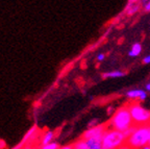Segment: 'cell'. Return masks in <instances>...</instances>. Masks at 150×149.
Here are the masks:
<instances>
[{
	"instance_id": "obj_1",
	"label": "cell",
	"mask_w": 150,
	"mask_h": 149,
	"mask_svg": "<svg viewBox=\"0 0 150 149\" xmlns=\"http://www.w3.org/2000/svg\"><path fill=\"white\" fill-rule=\"evenodd\" d=\"M132 125L134 124V120L131 118L130 112H129L128 105H123V106L119 107L114 113L108 123H106L108 129H115V131H121V133H124Z\"/></svg>"
},
{
	"instance_id": "obj_2",
	"label": "cell",
	"mask_w": 150,
	"mask_h": 149,
	"mask_svg": "<svg viewBox=\"0 0 150 149\" xmlns=\"http://www.w3.org/2000/svg\"><path fill=\"white\" fill-rule=\"evenodd\" d=\"M149 140H150L149 125H141L127 139L126 143L134 149H141L149 144Z\"/></svg>"
},
{
	"instance_id": "obj_3",
	"label": "cell",
	"mask_w": 150,
	"mask_h": 149,
	"mask_svg": "<svg viewBox=\"0 0 150 149\" xmlns=\"http://www.w3.org/2000/svg\"><path fill=\"white\" fill-rule=\"evenodd\" d=\"M127 138L121 131L115 129H108L105 135L103 136L101 144L102 149H118L120 146L125 144Z\"/></svg>"
},
{
	"instance_id": "obj_4",
	"label": "cell",
	"mask_w": 150,
	"mask_h": 149,
	"mask_svg": "<svg viewBox=\"0 0 150 149\" xmlns=\"http://www.w3.org/2000/svg\"><path fill=\"white\" fill-rule=\"evenodd\" d=\"M129 112L134 124L138 126L149 125L150 124V111L146 110L140 103H130L128 104Z\"/></svg>"
},
{
	"instance_id": "obj_5",
	"label": "cell",
	"mask_w": 150,
	"mask_h": 149,
	"mask_svg": "<svg viewBox=\"0 0 150 149\" xmlns=\"http://www.w3.org/2000/svg\"><path fill=\"white\" fill-rule=\"evenodd\" d=\"M108 127L106 124H100L97 125L95 127L89 128L87 131H84V133L82 135V140H90V139H97V140L102 141L103 136L105 135Z\"/></svg>"
},
{
	"instance_id": "obj_6",
	"label": "cell",
	"mask_w": 150,
	"mask_h": 149,
	"mask_svg": "<svg viewBox=\"0 0 150 149\" xmlns=\"http://www.w3.org/2000/svg\"><path fill=\"white\" fill-rule=\"evenodd\" d=\"M127 97L131 98V99H140V100H145L147 98V93L143 90H130L127 92Z\"/></svg>"
},
{
	"instance_id": "obj_7",
	"label": "cell",
	"mask_w": 150,
	"mask_h": 149,
	"mask_svg": "<svg viewBox=\"0 0 150 149\" xmlns=\"http://www.w3.org/2000/svg\"><path fill=\"white\" fill-rule=\"evenodd\" d=\"M53 138H54V133H53V131H46V133L44 135V137L42 138V146L51 143L52 140H53Z\"/></svg>"
},
{
	"instance_id": "obj_8",
	"label": "cell",
	"mask_w": 150,
	"mask_h": 149,
	"mask_svg": "<svg viewBox=\"0 0 150 149\" xmlns=\"http://www.w3.org/2000/svg\"><path fill=\"white\" fill-rule=\"evenodd\" d=\"M141 51H142V46H141V44L136 43L134 45H132V47H131L128 55L131 56V57H134V56H138L139 54L141 53Z\"/></svg>"
},
{
	"instance_id": "obj_9",
	"label": "cell",
	"mask_w": 150,
	"mask_h": 149,
	"mask_svg": "<svg viewBox=\"0 0 150 149\" xmlns=\"http://www.w3.org/2000/svg\"><path fill=\"white\" fill-rule=\"evenodd\" d=\"M37 133V127L35 126H33V127H31L29 131L26 133V135L24 136V138H23V141H22V143L21 144L22 145H24L26 142H27L28 140H33V136H35V133Z\"/></svg>"
},
{
	"instance_id": "obj_10",
	"label": "cell",
	"mask_w": 150,
	"mask_h": 149,
	"mask_svg": "<svg viewBox=\"0 0 150 149\" xmlns=\"http://www.w3.org/2000/svg\"><path fill=\"white\" fill-rule=\"evenodd\" d=\"M125 73L122 72V71H112V72H108V73H103L102 77L103 78H117V77H122L124 76Z\"/></svg>"
},
{
	"instance_id": "obj_11",
	"label": "cell",
	"mask_w": 150,
	"mask_h": 149,
	"mask_svg": "<svg viewBox=\"0 0 150 149\" xmlns=\"http://www.w3.org/2000/svg\"><path fill=\"white\" fill-rule=\"evenodd\" d=\"M73 145V148L74 149H88V145L87 142L84 140H79L77 142H75Z\"/></svg>"
},
{
	"instance_id": "obj_12",
	"label": "cell",
	"mask_w": 150,
	"mask_h": 149,
	"mask_svg": "<svg viewBox=\"0 0 150 149\" xmlns=\"http://www.w3.org/2000/svg\"><path fill=\"white\" fill-rule=\"evenodd\" d=\"M138 127H139V126H138V125H136V124H134V125H132V126H131V127H129L128 129H127V131H125L123 133H124V135H125V137H126L127 139H128V138L130 137V136L132 135V133H134V131H137V128H138Z\"/></svg>"
},
{
	"instance_id": "obj_13",
	"label": "cell",
	"mask_w": 150,
	"mask_h": 149,
	"mask_svg": "<svg viewBox=\"0 0 150 149\" xmlns=\"http://www.w3.org/2000/svg\"><path fill=\"white\" fill-rule=\"evenodd\" d=\"M41 149H59V143H56V142H51V143H49V144L42 146Z\"/></svg>"
},
{
	"instance_id": "obj_14",
	"label": "cell",
	"mask_w": 150,
	"mask_h": 149,
	"mask_svg": "<svg viewBox=\"0 0 150 149\" xmlns=\"http://www.w3.org/2000/svg\"><path fill=\"white\" fill-rule=\"evenodd\" d=\"M139 6L138 5H134V6H130L129 9H127V14L128 15H134V13L138 12Z\"/></svg>"
},
{
	"instance_id": "obj_15",
	"label": "cell",
	"mask_w": 150,
	"mask_h": 149,
	"mask_svg": "<svg viewBox=\"0 0 150 149\" xmlns=\"http://www.w3.org/2000/svg\"><path fill=\"white\" fill-rule=\"evenodd\" d=\"M118 149H134V148H132V147L129 146V145L127 144V143H125V144H123V145H122V146H120Z\"/></svg>"
},
{
	"instance_id": "obj_16",
	"label": "cell",
	"mask_w": 150,
	"mask_h": 149,
	"mask_svg": "<svg viewBox=\"0 0 150 149\" xmlns=\"http://www.w3.org/2000/svg\"><path fill=\"white\" fill-rule=\"evenodd\" d=\"M97 60H98L99 62L103 61V60H104V54H103V53L98 54V56H97Z\"/></svg>"
},
{
	"instance_id": "obj_17",
	"label": "cell",
	"mask_w": 150,
	"mask_h": 149,
	"mask_svg": "<svg viewBox=\"0 0 150 149\" xmlns=\"http://www.w3.org/2000/svg\"><path fill=\"white\" fill-rule=\"evenodd\" d=\"M143 63L144 64H150V55L146 56V57L144 58V60H143Z\"/></svg>"
},
{
	"instance_id": "obj_18",
	"label": "cell",
	"mask_w": 150,
	"mask_h": 149,
	"mask_svg": "<svg viewBox=\"0 0 150 149\" xmlns=\"http://www.w3.org/2000/svg\"><path fill=\"white\" fill-rule=\"evenodd\" d=\"M59 149H74V148H73V145H66V146L61 147Z\"/></svg>"
},
{
	"instance_id": "obj_19",
	"label": "cell",
	"mask_w": 150,
	"mask_h": 149,
	"mask_svg": "<svg viewBox=\"0 0 150 149\" xmlns=\"http://www.w3.org/2000/svg\"><path fill=\"white\" fill-rule=\"evenodd\" d=\"M145 11L146 12H150V1H148L145 5Z\"/></svg>"
},
{
	"instance_id": "obj_20",
	"label": "cell",
	"mask_w": 150,
	"mask_h": 149,
	"mask_svg": "<svg viewBox=\"0 0 150 149\" xmlns=\"http://www.w3.org/2000/svg\"><path fill=\"white\" fill-rule=\"evenodd\" d=\"M5 147V142L3 140H0V149H3Z\"/></svg>"
},
{
	"instance_id": "obj_21",
	"label": "cell",
	"mask_w": 150,
	"mask_h": 149,
	"mask_svg": "<svg viewBox=\"0 0 150 149\" xmlns=\"http://www.w3.org/2000/svg\"><path fill=\"white\" fill-rule=\"evenodd\" d=\"M22 146H23V145H22V144H21V143H20V144H19V145H18V146L14 147V148H13V149H21V147H22Z\"/></svg>"
},
{
	"instance_id": "obj_22",
	"label": "cell",
	"mask_w": 150,
	"mask_h": 149,
	"mask_svg": "<svg viewBox=\"0 0 150 149\" xmlns=\"http://www.w3.org/2000/svg\"><path fill=\"white\" fill-rule=\"evenodd\" d=\"M146 90H148V91H149V92H150V84H146Z\"/></svg>"
},
{
	"instance_id": "obj_23",
	"label": "cell",
	"mask_w": 150,
	"mask_h": 149,
	"mask_svg": "<svg viewBox=\"0 0 150 149\" xmlns=\"http://www.w3.org/2000/svg\"><path fill=\"white\" fill-rule=\"evenodd\" d=\"M149 127H150V124H149ZM148 145H149V146H150V140H149V144H148Z\"/></svg>"
}]
</instances>
